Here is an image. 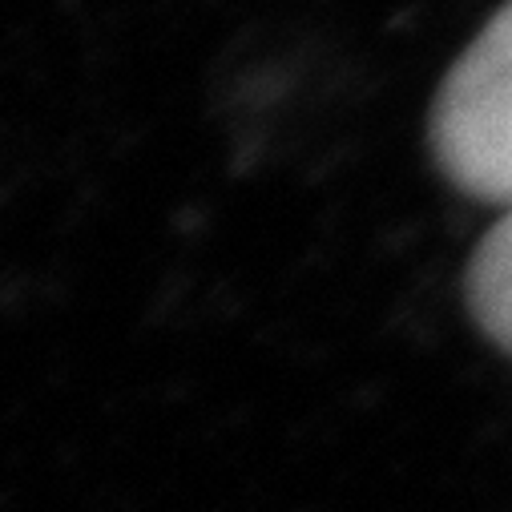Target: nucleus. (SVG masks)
Returning <instances> with one entry per match:
<instances>
[{"instance_id": "2", "label": "nucleus", "mask_w": 512, "mask_h": 512, "mask_svg": "<svg viewBox=\"0 0 512 512\" xmlns=\"http://www.w3.org/2000/svg\"><path fill=\"white\" fill-rule=\"evenodd\" d=\"M468 303L476 323L488 331V339L512 351V210H504V218L488 230V238L472 254Z\"/></svg>"}, {"instance_id": "1", "label": "nucleus", "mask_w": 512, "mask_h": 512, "mask_svg": "<svg viewBox=\"0 0 512 512\" xmlns=\"http://www.w3.org/2000/svg\"><path fill=\"white\" fill-rule=\"evenodd\" d=\"M432 146L464 194L512 210V0L444 77Z\"/></svg>"}]
</instances>
